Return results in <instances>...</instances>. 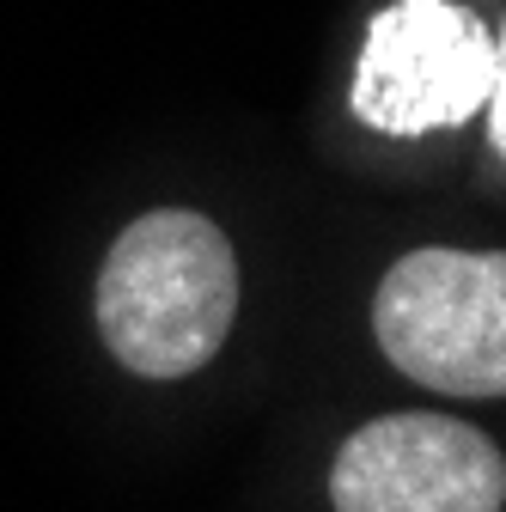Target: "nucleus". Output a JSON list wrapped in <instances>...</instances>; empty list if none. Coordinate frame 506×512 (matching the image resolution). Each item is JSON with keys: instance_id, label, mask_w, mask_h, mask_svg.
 <instances>
[{"instance_id": "f257e3e1", "label": "nucleus", "mask_w": 506, "mask_h": 512, "mask_svg": "<svg viewBox=\"0 0 506 512\" xmlns=\"http://www.w3.org/2000/svg\"><path fill=\"white\" fill-rule=\"evenodd\" d=\"M238 324V256L208 214H141L104 256L98 330L141 378L202 372Z\"/></svg>"}, {"instance_id": "f03ea898", "label": "nucleus", "mask_w": 506, "mask_h": 512, "mask_svg": "<svg viewBox=\"0 0 506 512\" xmlns=\"http://www.w3.org/2000/svg\"><path fill=\"white\" fill-rule=\"evenodd\" d=\"M378 348L446 397H506V250H415L378 281Z\"/></svg>"}, {"instance_id": "7ed1b4c3", "label": "nucleus", "mask_w": 506, "mask_h": 512, "mask_svg": "<svg viewBox=\"0 0 506 512\" xmlns=\"http://www.w3.org/2000/svg\"><path fill=\"white\" fill-rule=\"evenodd\" d=\"M494 92V31L458 0H397L372 19L354 116L378 135H433L482 116Z\"/></svg>"}, {"instance_id": "20e7f679", "label": "nucleus", "mask_w": 506, "mask_h": 512, "mask_svg": "<svg viewBox=\"0 0 506 512\" xmlns=\"http://www.w3.org/2000/svg\"><path fill=\"white\" fill-rule=\"evenodd\" d=\"M336 512H500L506 458L470 421L378 415L336 452Z\"/></svg>"}, {"instance_id": "39448f33", "label": "nucleus", "mask_w": 506, "mask_h": 512, "mask_svg": "<svg viewBox=\"0 0 506 512\" xmlns=\"http://www.w3.org/2000/svg\"><path fill=\"white\" fill-rule=\"evenodd\" d=\"M488 141H494V153H500V165H506V25H500V37H494V92H488Z\"/></svg>"}]
</instances>
